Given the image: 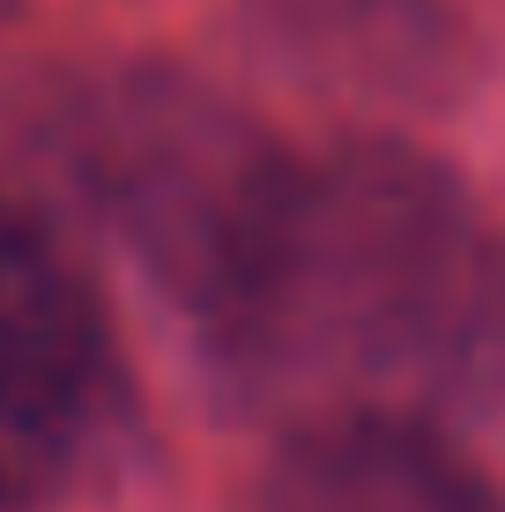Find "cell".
<instances>
[{"instance_id": "1", "label": "cell", "mask_w": 505, "mask_h": 512, "mask_svg": "<svg viewBox=\"0 0 505 512\" xmlns=\"http://www.w3.org/2000/svg\"><path fill=\"white\" fill-rule=\"evenodd\" d=\"M186 327L246 394L409 409L491 342L498 260L461 186L402 141L283 149Z\"/></svg>"}, {"instance_id": "5", "label": "cell", "mask_w": 505, "mask_h": 512, "mask_svg": "<svg viewBox=\"0 0 505 512\" xmlns=\"http://www.w3.org/2000/svg\"><path fill=\"white\" fill-rule=\"evenodd\" d=\"M275 60L372 97H424L461 60L446 0H246Z\"/></svg>"}, {"instance_id": "4", "label": "cell", "mask_w": 505, "mask_h": 512, "mask_svg": "<svg viewBox=\"0 0 505 512\" xmlns=\"http://www.w3.org/2000/svg\"><path fill=\"white\" fill-rule=\"evenodd\" d=\"M253 512H505V498L416 409H335L268 453Z\"/></svg>"}, {"instance_id": "2", "label": "cell", "mask_w": 505, "mask_h": 512, "mask_svg": "<svg viewBox=\"0 0 505 512\" xmlns=\"http://www.w3.org/2000/svg\"><path fill=\"white\" fill-rule=\"evenodd\" d=\"M52 141L67 179L90 193V208L119 231L134 268L179 320L201 305L260 179L283 156V141L253 127L238 104L164 67L75 90L52 119Z\"/></svg>"}, {"instance_id": "3", "label": "cell", "mask_w": 505, "mask_h": 512, "mask_svg": "<svg viewBox=\"0 0 505 512\" xmlns=\"http://www.w3.org/2000/svg\"><path fill=\"white\" fill-rule=\"evenodd\" d=\"M127 416V372L97 290L67 245L0 201V512L82 483Z\"/></svg>"}]
</instances>
